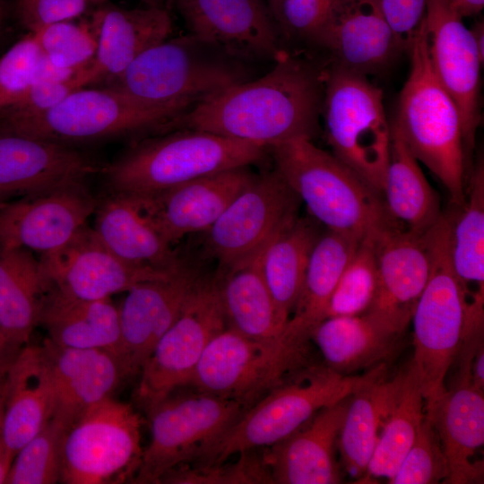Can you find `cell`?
<instances>
[{
	"mask_svg": "<svg viewBox=\"0 0 484 484\" xmlns=\"http://www.w3.org/2000/svg\"><path fill=\"white\" fill-rule=\"evenodd\" d=\"M324 65L284 53L257 79L212 93L190 107L170 131L208 132L269 148L319 128Z\"/></svg>",
	"mask_w": 484,
	"mask_h": 484,
	"instance_id": "1",
	"label": "cell"
},
{
	"mask_svg": "<svg viewBox=\"0 0 484 484\" xmlns=\"http://www.w3.org/2000/svg\"><path fill=\"white\" fill-rule=\"evenodd\" d=\"M408 54L411 68L391 122L460 208L466 196L469 152L460 111L432 70L424 24Z\"/></svg>",
	"mask_w": 484,
	"mask_h": 484,
	"instance_id": "2",
	"label": "cell"
},
{
	"mask_svg": "<svg viewBox=\"0 0 484 484\" xmlns=\"http://www.w3.org/2000/svg\"><path fill=\"white\" fill-rule=\"evenodd\" d=\"M297 137L268 149L274 169L326 229L364 238L394 224L380 194L333 153Z\"/></svg>",
	"mask_w": 484,
	"mask_h": 484,
	"instance_id": "3",
	"label": "cell"
},
{
	"mask_svg": "<svg viewBox=\"0 0 484 484\" xmlns=\"http://www.w3.org/2000/svg\"><path fill=\"white\" fill-rule=\"evenodd\" d=\"M265 147L190 129L143 139L105 170L113 193L153 195L217 172L262 161Z\"/></svg>",
	"mask_w": 484,
	"mask_h": 484,
	"instance_id": "4",
	"label": "cell"
},
{
	"mask_svg": "<svg viewBox=\"0 0 484 484\" xmlns=\"http://www.w3.org/2000/svg\"><path fill=\"white\" fill-rule=\"evenodd\" d=\"M251 61L188 32L143 52L109 87L137 99L196 103L218 91L253 79Z\"/></svg>",
	"mask_w": 484,
	"mask_h": 484,
	"instance_id": "5",
	"label": "cell"
},
{
	"mask_svg": "<svg viewBox=\"0 0 484 484\" xmlns=\"http://www.w3.org/2000/svg\"><path fill=\"white\" fill-rule=\"evenodd\" d=\"M361 378L362 375L343 376L325 366H309L246 409L189 462L216 465L233 455L271 446L322 409L347 398Z\"/></svg>",
	"mask_w": 484,
	"mask_h": 484,
	"instance_id": "6",
	"label": "cell"
},
{
	"mask_svg": "<svg viewBox=\"0 0 484 484\" xmlns=\"http://www.w3.org/2000/svg\"><path fill=\"white\" fill-rule=\"evenodd\" d=\"M454 212L443 213L429 229L431 271L414 307L413 358L425 408L446 390V375L454 364L471 315L451 264Z\"/></svg>",
	"mask_w": 484,
	"mask_h": 484,
	"instance_id": "7",
	"label": "cell"
},
{
	"mask_svg": "<svg viewBox=\"0 0 484 484\" xmlns=\"http://www.w3.org/2000/svg\"><path fill=\"white\" fill-rule=\"evenodd\" d=\"M194 102H145L109 88L79 89L48 111L0 120V127L72 146L137 133H164Z\"/></svg>",
	"mask_w": 484,
	"mask_h": 484,
	"instance_id": "8",
	"label": "cell"
},
{
	"mask_svg": "<svg viewBox=\"0 0 484 484\" xmlns=\"http://www.w3.org/2000/svg\"><path fill=\"white\" fill-rule=\"evenodd\" d=\"M321 116L332 153L382 195L392 134L382 90L365 75L325 65Z\"/></svg>",
	"mask_w": 484,
	"mask_h": 484,
	"instance_id": "9",
	"label": "cell"
},
{
	"mask_svg": "<svg viewBox=\"0 0 484 484\" xmlns=\"http://www.w3.org/2000/svg\"><path fill=\"white\" fill-rule=\"evenodd\" d=\"M307 346L284 335L253 340L226 327L205 348L187 386L248 409L309 367Z\"/></svg>",
	"mask_w": 484,
	"mask_h": 484,
	"instance_id": "10",
	"label": "cell"
},
{
	"mask_svg": "<svg viewBox=\"0 0 484 484\" xmlns=\"http://www.w3.org/2000/svg\"><path fill=\"white\" fill-rule=\"evenodd\" d=\"M142 453L139 415L130 404L108 397L66 429L60 482L107 484L133 480Z\"/></svg>",
	"mask_w": 484,
	"mask_h": 484,
	"instance_id": "11",
	"label": "cell"
},
{
	"mask_svg": "<svg viewBox=\"0 0 484 484\" xmlns=\"http://www.w3.org/2000/svg\"><path fill=\"white\" fill-rule=\"evenodd\" d=\"M246 409L238 402L195 390L170 393L147 411L151 439L143 450L134 483H160L170 471L235 422Z\"/></svg>",
	"mask_w": 484,
	"mask_h": 484,
	"instance_id": "12",
	"label": "cell"
},
{
	"mask_svg": "<svg viewBox=\"0 0 484 484\" xmlns=\"http://www.w3.org/2000/svg\"><path fill=\"white\" fill-rule=\"evenodd\" d=\"M226 327L215 275L203 274L139 373L135 397L146 411L188 385L205 348Z\"/></svg>",
	"mask_w": 484,
	"mask_h": 484,
	"instance_id": "13",
	"label": "cell"
},
{
	"mask_svg": "<svg viewBox=\"0 0 484 484\" xmlns=\"http://www.w3.org/2000/svg\"><path fill=\"white\" fill-rule=\"evenodd\" d=\"M299 203L274 169L256 175L205 231L206 251L219 270L246 260L298 217Z\"/></svg>",
	"mask_w": 484,
	"mask_h": 484,
	"instance_id": "14",
	"label": "cell"
},
{
	"mask_svg": "<svg viewBox=\"0 0 484 484\" xmlns=\"http://www.w3.org/2000/svg\"><path fill=\"white\" fill-rule=\"evenodd\" d=\"M39 259L51 288L82 299L111 298L143 281L169 279L178 271L166 272L125 261L87 225L62 247Z\"/></svg>",
	"mask_w": 484,
	"mask_h": 484,
	"instance_id": "15",
	"label": "cell"
},
{
	"mask_svg": "<svg viewBox=\"0 0 484 484\" xmlns=\"http://www.w3.org/2000/svg\"><path fill=\"white\" fill-rule=\"evenodd\" d=\"M428 54L436 78L455 102L468 152L480 124V57L462 17L446 0H427Z\"/></svg>",
	"mask_w": 484,
	"mask_h": 484,
	"instance_id": "16",
	"label": "cell"
},
{
	"mask_svg": "<svg viewBox=\"0 0 484 484\" xmlns=\"http://www.w3.org/2000/svg\"><path fill=\"white\" fill-rule=\"evenodd\" d=\"M97 201L83 183L22 195L0 204V247L41 255L62 247L95 212Z\"/></svg>",
	"mask_w": 484,
	"mask_h": 484,
	"instance_id": "17",
	"label": "cell"
},
{
	"mask_svg": "<svg viewBox=\"0 0 484 484\" xmlns=\"http://www.w3.org/2000/svg\"><path fill=\"white\" fill-rule=\"evenodd\" d=\"M429 229L416 232L392 224L373 235L378 286L367 313L400 333L411 322L429 278Z\"/></svg>",
	"mask_w": 484,
	"mask_h": 484,
	"instance_id": "18",
	"label": "cell"
},
{
	"mask_svg": "<svg viewBox=\"0 0 484 484\" xmlns=\"http://www.w3.org/2000/svg\"><path fill=\"white\" fill-rule=\"evenodd\" d=\"M190 33L251 62L277 61L287 50L264 0H176Z\"/></svg>",
	"mask_w": 484,
	"mask_h": 484,
	"instance_id": "19",
	"label": "cell"
},
{
	"mask_svg": "<svg viewBox=\"0 0 484 484\" xmlns=\"http://www.w3.org/2000/svg\"><path fill=\"white\" fill-rule=\"evenodd\" d=\"M315 48L326 54V65L367 77L403 54L378 0H335Z\"/></svg>",
	"mask_w": 484,
	"mask_h": 484,
	"instance_id": "20",
	"label": "cell"
},
{
	"mask_svg": "<svg viewBox=\"0 0 484 484\" xmlns=\"http://www.w3.org/2000/svg\"><path fill=\"white\" fill-rule=\"evenodd\" d=\"M202 275L196 267L186 263L169 279L143 281L126 291L119 319L120 358L127 376L140 373Z\"/></svg>",
	"mask_w": 484,
	"mask_h": 484,
	"instance_id": "21",
	"label": "cell"
},
{
	"mask_svg": "<svg viewBox=\"0 0 484 484\" xmlns=\"http://www.w3.org/2000/svg\"><path fill=\"white\" fill-rule=\"evenodd\" d=\"M97 169L72 146L0 127V196L84 183Z\"/></svg>",
	"mask_w": 484,
	"mask_h": 484,
	"instance_id": "22",
	"label": "cell"
},
{
	"mask_svg": "<svg viewBox=\"0 0 484 484\" xmlns=\"http://www.w3.org/2000/svg\"><path fill=\"white\" fill-rule=\"evenodd\" d=\"M349 396L322 409L298 429L264 448L262 460L272 483L336 484L342 481L336 450Z\"/></svg>",
	"mask_w": 484,
	"mask_h": 484,
	"instance_id": "23",
	"label": "cell"
},
{
	"mask_svg": "<svg viewBox=\"0 0 484 484\" xmlns=\"http://www.w3.org/2000/svg\"><path fill=\"white\" fill-rule=\"evenodd\" d=\"M255 177L248 167H242L207 175L157 194L137 196L161 235L174 246L188 234L209 229Z\"/></svg>",
	"mask_w": 484,
	"mask_h": 484,
	"instance_id": "24",
	"label": "cell"
},
{
	"mask_svg": "<svg viewBox=\"0 0 484 484\" xmlns=\"http://www.w3.org/2000/svg\"><path fill=\"white\" fill-rule=\"evenodd\" d=\"M48 359L55 394L52 419L67 429L85 411L110 397L127 376L120 358L103 349L41 344Z\"/></svg>",
	"mask_w": 484,
	"mask_h": 484,
	"instance_id": "25",
	"label": "cell"
},
{
	"mask_svg": "<svg viewBox=\"0 0 484 484\" xmlns=\"http://www.w3.org/2000/svg\"><path fill=\"white\" fill-rule=\"evenodd\" d=\"M425 414L432 422L448 466L445 483L469 484L483 480V461L476 454L484 444V395L469 376H455L451 387ZM482 482V481H481Z\"/></svg>",
	"mask_w": 484,
	"mask_h": 484,
	"instance_id": "26",
	"label": "cell"
},
{
	"mask_svg": "<svg viewBox=\"0 0 484 484\" xmlns=\"http://www.w3.org/2000/svg\"><path fill=\"white\" fill-rule=\"evenodd\" d=\"M89 22L96 40L91 64L95 83L114 79L173 31L169 10L160 6L123 8L106 2L91 12Z\"/></svg>",
	"mask_w": 484,
	"mask_h": 484,
	"instance_id": "27",
	"label": "cell"
},
{
	"mask_svg": "<svg viewBox=\"0 0 484 484\" xmlns=\"http://www.w3.org/2000/svg\"><path fill=\"white\" fill-rule=\"evenodd\" d=\"M55 394L49 364L41 345H24L7 374L3 396V436L12 461L52 419Z\"/></svg>",
	"mask_w": 484,
	"mask_h": 484,
	"instance_id": "28",
	"label": "cell"
},
{
	"mask_svg": "<svg viewBox=\"0 0 484 484\" xmlns=\"http://www.w3.org/2000/svg\"><path fill=\"white\" fill-rule=\"evenodd\" d=\"M94 213L96 235L123 260L166 272H176L186 263L161 235L141 197L113 193Z\"/></svg>",
	"mask_w": 484,
	"mask_h": 484,
	"instance_id": "29",
	"label": "cell"
},
{
	"mask_svg": "<svg viewBox=\"0 0 484 484\" xmlns=\"http://www.w3.org/2000/svg\"><path fill=\"white\" fill-rule=\"evenodd\" d=\"M387 364L362 375L349 396L337 440L340 464L351 477L362 480L376 448L380 428L398 388L400 372L387 376Z\"/></svg>",
	"mask_w": 484,
	"mask_h": 484,
	"instance_id": "30",
	"label": "cell"
},
{
	"mask_svg": "<svg viewBox=\"0 0 484 484\" xmlns=\"http://www.w3.org/2000/svg\"><path fill=\"white\" fill-rule=\"evenodd\" d=\"M39 325L46 330V338L58 346L103 349L120 358L119 308L111 298L82 299L50 287L42 302Z\"/></svg>",
	"mask_w": 484,
	"mask_h": 484,
	"instance_id": "31",
	"label": "cell"
},
{
	"mask_svg": "<svg viewBox=\"0 0 484 484\" xmlns=\"http://www.w3.org/2000/svg\"><path fill=\"white\" fill-rule=\"evenodd\" d=\"M402 335L366 312L326 317L315 327L310 340L318 347L325 367L350 376L387 364Z\"/></svg>",
	"mask_w": 484,
	"mask_h": 484,
	"instance_id": "32",
	"label": "cell"
},
{
	"mask_svg": "<svg viewBox=\"0 0 484 484\" xmlns=\"http://www.w3.org/2000/svg\"><path fill=\"white\" fill-rule=\"evenodd\" d=\"M362 238L326 229L312 250L301 290L283 334L308 343L315 327L326 317L334 288Z\"/></svg>",
	"mask_w": 484,
	"mask_h": 484,
	"instance_id": "33",
	"label": "cell"
},
{
	"mask_svg": "<svg viewBox=\"0 0 484 484\" xmlns=\"http://www.w3.org/2000/svg\"><path fill=\"white\" fill-rule=\"evenodd\" d=\"M265 246L215 275L227 327L257 341L276 340L284 332L262 273Z\"/></svg>",
	"mask_w": 484,
	"mask_h": 484,
	"instance_id": "34",
	"label": "cell"
},
{
	"mask_svg": "<svg viewBox=\"0 0 484 484\" xmlns=\"http://www.w3.org/2000/svg\"><path fill=\"white\" fill-rule=\"evenodd\" d=\"M49 288L32 252L0 247V333L6 341L20 347L29 343Z\"/></svg>",
	"mask_w": 484,
	"mask_h": 484,
	"instance_id": "35",
	"label": "cell"
},
{
	"mask_svg": "<svg viewBox=\"0 0 484 484\" xmlns=\"http://www.w3.org/2000/svg\"><path fill=\"white\" fill-rule=\"evenodd\" d=\"M391 131L390 160L382 192L385 206L399 228L424 232L443 214L439 198L392 122Z\"/></svg>",
	"mask_w": 484,
	"mask_h": 484,
	"instance_id": "36",
	"label": "cell"
},
{
	"mask_svg": "<svg viewBox=\"0 0 484 484\" xmlns=\"http://www.w3.org/2000/svg\"><path fill=\"white\" fill-rule=\"evenodd\" d=\"M484 166L468 176L466 196L454 212L450 258L472 315L484 314Z\"/></svg>",
	"mask_w": 484,
	"mask_h": 484,
	"instance_id": "37",
	"label": "cell"
},
{
	"mask_svg": "<svg viewBox=\"0 0 484 484\" xmlns=\"http://www.w3.org/2000/svg\"><path fill=\"white\" fill-rule=\"evenodd\" d=\"M320 232L314 222L295 218L264 247L261 269L281 324L286 327L298 298Z\"/></svg>",
	"mask_w": 484,
	"mask_h": 484,
	"instance_id": "38",
	"label": "cell"
},
{
	"mask_svg": "<svg viewBox=\"0 0 484 484\" xmlns=\"http://www.w3.org/2000/svg\"><path fill=\"white\" fill-rule=\"evenodd\" d=\"M425 416V400L411 360L400 371L398 388L382 422L379 436L363 480L395 474L413 444Z\"/></svg>",
	"mask_w": 484,
	"mask_h": 484,
	"instance_id": "39",
	"label": "cell"
},
{
	"mask_svg": "<svg viewBox=\"0 0 484 484\" xmlns=\"http://www.w3.org/2000/svg\"><path fill=\"white\" fill-rule=\"evenodd\" d=\"M378 286L373 235L362 238L330 298L326 317L358 315L371 307ZM325 317V318H326Z\"/></svg>",
	"mask_w": 484,
	"mask_h": 484,
	"instance_id": "40",
	"label": "cell"
},
{
	"mask_svg": "<svg viewBox=\"0 0 484 484\" xmlns=\"http://www.w3.org/2000/svg\"><path fill=\"white\" fill-rule=\"evenodd\" d=\"M74 73L47 61L28 32L0 56V111L15 103L34 82L64 79Z\"/></svg>",
	"mask_w": 484,
	"mask_h": 484,
	"instance_id": "41",
	"label": "cell"
},
{
	"mask_svg": "<svg viewBox=\"0 0 484 484\" xmlns=\"http://www.w3.org/2000/svg\"><path fill=\"white\" fill-rule=\"evenodd\" d=\"M66 429L51 419L13 457L4 484H56L61 480V453Z\"/></svg>",
	"mask_w": 484,
	"mask_h": 484,
	"instance_id": "42",
	"label": "cell"
},
{
	"mask_svg": "<svg viewBox=\"0 0 484 484\" xmlns=\"http://www.w3.org/2000/svg\"><path fill=\"white\" fill-rule=\"evenodd\" d=\"M47 61L70 72L89 65L95 56L96 40L89 20H66L29 31Z\"/></svg>",
	"mask_w": 484,
	"mask_h": 484,
	"instance_id": "43",
	"label": "cell"
},
{
	"mask_svg": "<svg viewBox=\"0 0 484 484\" xmlns=\"http://www.w3.org/2000/svg\"><path fill=\"white\" fill-rule=\"evenodd\" d=\"M448 466L438 435L424 416L413 444L404 456L391 484H435L445 482Z\"/></svg>",
	"mask_w": 484,
	"mask_h": 484,
	"instance_id": "44",
	"label": "cell"
},
{
	"mask_svg": "<svg viewBox=\"0 0 484 484\" xmlns=\"http://www.w3.org/2000/svg\"><path fill=\"white\" fill-rule=\"evenodd\" d=\"M255 452L238 454L239 460L228 466L220 463L192 468L182 464L166 474L160 483H272L262 455Z\"/></svg>",
	"mask_w": 484,
	"mask_h": 484,
	"instance_id": "45",
	"label": "cell"
},
{
	"mask_svg": "<svg viewBox=\"0 0 484 484\" xmlns=\"http://www.w3.org/2000/svg\"><path fill=\"white\" fill-rule=\"evenodd\" d=\"M335 0H281L275 18L281 39L315 48Z\"/></svg>",
	"mask_w": 484,
	"mask_h": 484,
	"instance_id": "46",
	"label": "cell"
},
{
	"mask_svg": "<svg viewBox=\"0 0 484 484\" xmlns=\"http://www.w3.org/2000/svg\"><path fill=\"white\" fill-rule=\"evenodd\" d=\"M91 64L69 77L34 82L15 103L0 111V120L23 117L48 111L72 92L95 84Z\"/></svg>",
	"mask_w": 484,
	"mask_h": 484,
	"instance_id": "47",
	"label": "cell"
},
{
	"mask_svg": "<svg viewBox=\"0 0 484 484\" xmlns=\"http://www.w3.org/2000/svg\"><path fill=\"white\" fill-rule=\"evenodd\" d=\"M108 0H17V13L28 31L49 23L79 19Z\"/></svg>",
	"mask_w": 484,
	"mask_h": 484,
	"instance_id": "48",
	"label": "cell"
},
{
	"mask_svg": "<svg viewBox=\"0 0 484 484\" xmlns=\"http://www.w3.org/2000/svg\"><path fill=\"white\" fill-rule=\"evenodd\" d=\"M378 2L403 53L408 54L424 24L427 0H378Z\"/></svg>",
	"mask_w": 484,
	"mask_h": 484,
	"instance_id": "49",
	"label": "cell"
},
{
	"mask_svg": "<svg viewBox=\"0 0 484 484\" xmlns=\"http://www.w3.org/2000/svg\"><path fill=\"white\" fill-rule=\"evenodd\" d=\"M471 381L475 388L484 389V343L478 347L471 368Z\"/></svg>",
	"mask_w": 484,
	"mask_h": 484,
	"instance_id": "50",
	"label": "cell"
},
{
	"mask_svg": "<svg viewBox=\"0 0 484 484\" xmlns=\"http://www.w3.org/2000/svg\"><path fill=\"white\" fill-rule=\"evenodd\" d=\"M463 17L476 15L484 7V0H446Z\"/></svg>",
	"mask_w": 484,
	"mask_h": 484,
	"instance_id": "51",
	"label": "cell"
},
{
	"mask_svg": "<svg viewBox=\"0 0 484 484\" xmlns=\"http://www.w3.org/2000/svg\"><path fill=\"white\" fill-rule=\"evenodd\" d=\"M11 462L6 454L3 436V399L0 400V484L4 483Z\"/></svg>",
	"mask_w": 484,
	"mask_h": 484,
	"instance_id": "52",
	"label": "cell"
},
{
	"mask_svg": "<svg viewBox=\"0 0 484 484\" xmlns=\"http://www.w3.org/2000/svg\"><path fill=\"white\" fill-rule=\"evenodd\" d=\"M23 347V346H22ZM14 345L6 341L3 336L0 337V365L5 362L12 361L19 350L22 348Z\"/></svg>",
	"mask_w": 484,
	"mask_h": 484,
	"instance_id": "53",
	"label": "cell"
},
{
	"mask_svg": "<svg viewBox=\"0 0 484 484\" xmlns=\"http://www.w3.org/2000/svg\"><path fill=\"white\" fill-rule=\"evenodd\" d=\"M475 45L480 57L484 60V24L483 22H477L471 29Z\"/></svg>",
	"mask_w": 484,
	"mask_h": 484,
	"instance_id": "54",
	"label": "cell"
},
{
	"mask_svg": "<svg viewBox=\"0 0 484 484\" xmlns=\"http://www.w3.org/2000/svg\"><path fill=\"white\" fill-rule=\"evenodd\" d=\"M5 362L0 365V400L3 399L5 381L8 374V370L13 361Z\"/></svg>",
	"mask_w": 484,
	"mask_h": 484,
	"instance_id": "55",
	"label": "cell"
},
{
	"mask_svg": "<svg viewBox=\"0 0 484 484\" xmlns=\"http://www.w3.org/2000/svg\"><path fill=\"white\" fill-rule=\"evenodd\" d=\"M264 1L268 4V6H269L273 17H274V20H275L281 0H264Z\"/></svg>",
	"mask_w": 484,
	"mask_h": 484,
	"instance_id": "56",
	"label": "cell"
},
{
	"mask_svg": "<svg viewBox=\"0 0 484 484\" xmlns=\"http://www.w3.org/2000/svg\"><path fill=\"white\" fill-rule=\"evenodd\" d=\"M5 1L0 0V28H2L4 18H5Z\"/></svg>",
	"mask_w": 484,
	"mask_h": 484,
	"instance_id": "57",
	"label": "cell"
},
{
	"mask_svg": "<svg viewBox=\"0 0 484 484\" xmlns=\"http://www.w3.org/2000/svg\"><path fill=\"white\" fill-rule=\"evenodd\" d=\"M146 5L165 7L164 0H142Z\"/></svg>",
	"mask_w": 484,
	"mask_h": 484,
	"instance_id": "58",
	"label": "cell"
},
{
	"mask_svg": "<svg viewBox=\"0 0 484 484\" xmlns=\"http://www.w3.org/2000/svg\"><path fill=\"white\" fill-rule=\"evenodd\" d=\"M176 0H164V5L167 9L170 10Z\"/></svg>",
	"mask_w": 484,
	"mask_h": 484,
	"instance_id": "59",
	"label": "cell"
},
{
	"mask_svg": "<svg viewBox=\"0 0 484 484\" xmlns=\"http://www.w3.org/2000/svg\"><path fill=\"white\" fill-rule=\"evenodd\" d=\"M1 336H3V335H2L1 333H0V337H1ZM3 337H4V336H3Z\"/></svg>",
	"mask_w": 484,
	"mask_h": 484,
	"instance_id": "60",
	"label": "cell"
},
{
	"mask_svg": "<svg viewBox=\"0 0 484 484\" xmlns=\"http://www.w3.org/2000/svg\"><path fill=\"white\" fill-rule=\"evenodd\" d=\"M1 29V28H0Z\"/></svg>",
	"mask_w": 484,
	"mask_h": 484,
	"instance_id": "61",
	"label": "cell"
}]
</instances>
